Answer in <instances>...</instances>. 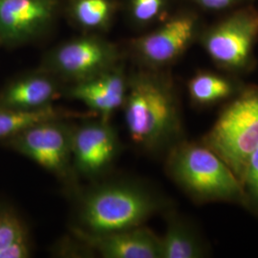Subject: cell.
I'll return each instance as SVG.
<instances>
[{
	"mask_svg": "<svg viewBox=\"0 0 258 258\" xmlns=\"http://www.w3.org/2000/svg\"><path fill=\"white\" fill-rule=\"evenodd\" d=\"M121 109L131 142L147 154L166 155L186 138L180 97L165 69L130 75Z\"/></svg>",
	"mask_w": 258,
	"mask_h": 258,
	"instance_id": "1",
	"label": "cell"
},
{
	"mask_svg": "<svg viewBox=\"0 0 258 258\" xmlns=\"http://www.w3.org/2000/svg\"><path fill=\"white\" fill-rule=\"evenodd\" d=\"M74 195L72 228L88 233L123 231L165 214L173 202L155 186L138 178L100 179Z\"/></svg>",
	"mask_w": 258,
	"mask_h": 258,
	"instance_id": "2",
	"label": "cell"
},
{
	"mask_svg": "<svg viewBox=\"0 0 258 258\" xmlns=\"http://www.w3.org/2000/svg\"><path fill=\"white\" fill-rule=\"evenodd\" d=\"M170 180L196 204H235L243 207L239 179L213 150L201 141L182 140L165 155Z\"/></svg>",
	"mask_w": 258,
	"mask_h": 258,
	"instance_id": "3",
	"label": "cell"
},
{
	"mask_svg": "<svg viewBox=\"0 0 258 258\" xmlns=\"http://www.w3.org/2000/svg\"><path fill=\"white\" fill-rule=\"evenodd\" d=\"M241 180L246 164L258 147V85L245 84L225 102L212 128L200 140Z\"/></svg>",
	"mask_w": 258,
	"mask_h": 258,
	"instance_id": "4",
	"label": "cell"
},
{
	"mask_svg": "<svg viewBox=\"0 0 258 258\" xmlns=\"http://www.w3.org/2000/svg\"><path fill=\"white\" fill-rule=\"evenodd\" d=\"M257 41L258 7L253 3L204 25L197 40L220 71L238 77L254 69Z\"/></svg>",
	"mask_w": 258,
	"mask_h": 258,
	"instance_id": "5",
	"label": "cell"
},
{
	"mask_svg": "<svg viewBox=\"0 0 258 258\" xmlns=\"http://www.w3.org/2000/svg\"><path fill=\"white\" fill-rule=\"evenodd\" d=\"M75 125L72 120H47L1 140L0 144L53 174L73 196L80 188L72 156Z\"/></svg>",
	"mask_w": 258,
	"mask_h": 258,
	"instance_id": "6",
	"label": "cell"
},
{
	"mask_svg": "<svg viewBox=\"0 0 258 258\" xmlns=\"http://www.w3.org/2000/svg\"><path fill=\"white\" fill-rule=\"evenodd\" d=\"M203 26L196 11H182L156 30L131 40V53L141 68L166 69L197 42Z\"/></svg>",
	"mask_w": 258,
	"mask_h": 258,
	"instance_id": "7",
	"label": "cell"
},
{
	"mask_svg": "<svg viewBox=\"0 0 258 258\" xmlns=\"http://www.w3.org/2000/svg\"><path fill=\"white\" fill-rule=\"evenodd\" d=\"M117 47L100 37L76 38L56 47L45 58L43 68L61 82L80 83L119 64Z\"/></svg>",
	"mask_w": 258,
	"mask_h": 258,
	"instance_id": "8",
	"label": "cell"
},
{
	"mask_svg": "<svg viewBox=\"0 0 258 258\" xmlns=\"http://www.w3.org/2000/svg\"><path fill=\"white\" fill-rule=\"evenodd\" d=\"M122 149L111 120L92 117L75 125L72 156L78 177L97 181L111 170Z\"/></svg>",
	"mask_w": 258,
	"mask_h": 258,
	"instance_id": "9",
	"label": "cell"
},
{
	"mask_svg": "<svg viewBox=\"0 0 258 258\" xmlns=\"http://www.w3.org/2000/svg\"><path fill=\"white\" fill-rule=\"evenodd\" d=\"M71 233L101 257L161 258V238L145 225L106 233H88L71 228Z\"/></svg>",
	"mask_w": 258,
	"mask_h": 258,
	"instance_id": "10",
	"label": "cell"
},
{
	"mask_svg": "<svg viewBox=\"0 0 258 258\" xmlns=\"http://www.w3.org/2000/svg\"><path fill=\"white\" fill-rule=\"evenodd\" d=\"M128 86V76L121 64L93 77L73 83L64 91L72 100L83 102L97 117L111 120L113 115L122 108Z\"/></svg>",
	"mask_w": 258,
	"mask_h": 258,
	"instance_id": "11",
	"label": "cell"
},
{
	"mask_svg": "<svg viewBox=\"0 0 258 258\" xmlns=\"http://www.w3.org/2000/svg\"><path fill=\"white\" fill-rule=\"evenodd\" d=\"M55 0H0V37L20 43L35 37L52 19Z\"/></svg>",
	"mask_w": 258,
	"mask_h": 258,
	"instance_id": "12",
	"label": "cell"
},
{
	"mask_svg": "<svg viewBox=\"0 0 258 258\" xmlns=\"http://www.w3.org/2000/svg\"><path fill=\"white\" fill-rule=\"evenodd\" d=\"M61 81L46 70L21 76L0 91V107L37 110L54 104L62 94Z\"/></svg>",
	"mask_w": 258,
	"mask_h": 258,
	"instance_id": "13",
	"label": "cell"
},
{
	"mask_svg": "<svg viewBox=\"0 0 258 258\" xmlns=\"http://www.w3.org/2000/svg\"><path fill=\"white\" fill-rule=\"evenodd\" d=\"M166 231L161 238V258H204L210 248L194 223L170 209L165 213Z\"/></svg>",
	"mask_w": 258,
	"mask_h": 258,
	"instance_id": "14",
	"label": "cell"
},
{
	"mask_svg": "<svg viewBox=\"0 0 258 258\" xmlns=\"http://www.w3.org/2000/svg\"><path fill=\"white\" fill-rule=\"evenodd\" d=\"M244 85L238 76L223 71L199 70L188 80L186 88L192 106L208 108L229 102Z\"/></svg>",
	"mask_w": 258,
	"mask_h": 258,
	"instance_id": "15",
	"label": "cell"
},
{
	"mask_svg": "<svg viewBox=\"0 0 258 258\" xmlns=\"http://www.w3.org/2000/svg\"><path fill=\"white\" fill-rule=\"evenodd\" d=\"M97 117L93 112H78L54 104L37 110H19L0 107V141L47 120H73Z\"/></svg>",
	"mask_w": 258,
	"mask_h": 258,
	"instance_id": "16",
	"label": "cell"
},
{
	"mask_svg": "<svg viewBox=\"0 0 258 258\" xmlns=\"http://www.w3.org/2000/svg\"><path fill=\"white\" fill-rule=\"evenodd\" d=\"M33 247L25 219L10 204L0 202V258H29Z\"/></svg>",
	"mask_w": 258,
	"mask_h": 258,
	"instance_id": "17",
	"label": "cell"
},
{
	"mask_svg": "<svg viewBox=\"0 0 258 258\" xmlns=\"http://www.w3.org/2000/svg\"><path fill=\"white\" fill-rule=\"evenodd\" d=\"M76 21L86 29H100L109 21L113 6L110 0H76L73 4Z\"/></svg>",
	"mask_w": 258,
	"mask_h": 258,
	"instance_id": "18",
	"label": "cell"
},
{
	"mask_svg": "<svg viewBox=\"0 0 258 258\" xmlns=\"http://www.w3.org/2000/svg\"><path fill=\"white\" fill-rule=\"evenodd\" d=\"M240 184L243 190V208L258 216V147L246 164Z\"/></svg>",
	"mask_w": 258,
	"mask_h": 258,
	"instance_id": "19",
	"label": "cell"
},
{
	"mask_svg": "<svg viewBox=\"0 0 258 258\" xmlns=\"http://www.w3.org/2000/svg\"><path fill=\"white\" fill-rule=\"evenodd\" d=\"M169 0H130L129 11L135 23L147 26L165 18Z\"/></svg>",
	"mask_w": 258,
	"mask_h": 258,
	"instance_id": "20",
	"label": "cell"
},
{
	"mask_svg": "<svg viewBox=\"0 0 258 258\" xmlns=\"http://www.w3.org/2000/svg\"><path fill=\"white\" fill-rule=\"evenodd\" d=\"M191 5L205 13H229L232 10L251 4L254 0H187Z\"/></svg>",
	"mask_w": 258,
	"mask_h": 258,
	"instance_id": "21",
	"label": "cell"
}]
</instances>
